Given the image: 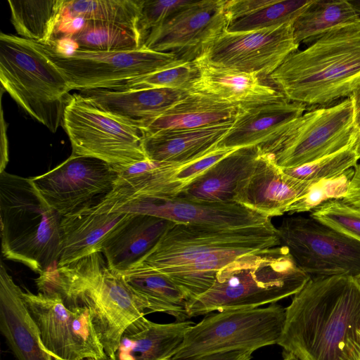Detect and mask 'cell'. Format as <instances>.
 <instances>
[{
	"label": "cell",
	"instance_id": "1",
	"mask_svg": "<svg viewBox=\"0 0 360 360\" xmlns=\"http://www.w3.org/2000/svg\"><path fill=\"white\" fill-rule=\"evenodd\" d=\"M277 345L301 360H360V283L311 277L285 308Z\"/></svg>",
	"mask_w": 360,
	"mask_h": 360
},
{
	"label": "cell",
	"instance_id": "2",
	"mask_svg": "<svg viewBox=\"0 0 360 360\" xmlns=\"http://www.w3.org/2000/svg\"><path fill=\"white\" fill-rule=\"evenodd\" d=\"M281 245L271 221L238 228L174 223L137 262L167 276L184 292L188 306L236 259Z\"/></svg>",
	"mask_w": 360,
	"mask_h": 360
},
{
	"label": "cell",
	"instance_id": "3",
	"mask_svg": "<svg viewBox=\"0 0 360 360\" xmlns=\"http://www.w3.org/2000/svg\"><path fill=\"white\" fill-rule=\"evenodd\" d=\"M268 77L287 99L310 109L349 98L360 82V22L292 53Z\"/></svg>",
	"mask_w": 360,
	"mask_h": 360
},
{
	"label": "cell",
	"instance_id": "4",
	"mask_svg": "<svg viewBox=\"0 0 360 360\" xmlns=\"http://www.w3.org/2000/svg\"><path fill=\"white\" fill-rule=\"evenodd\" d=\"M39 292L58 293L67 306L91 311L108 358L117 349L124 330L146 311L119 273L112 271L101 252L39 274Z\"/></svg>",
	"mask_w": 360,
	"mask_h": 360
},
{
	"label": "cell",
	"instance_id": "5",
	"mask_svg": "<svg viewBox=\"0 0 360 360\" xmlns=\"http://www.w3.org/2000/svg\"><path fill=\"white\" fill-rule=\"evenodd\" d=\"M310 278L284 245L245 255L218 271L210 288L189 304L188 315L276 303L297 293Z\"/></svg>",
	"mask_w": 360,
	"mask_h": 360
},
{
	"label": "cell",
	"instance_id": "6",
	"mask_svg": "<svg viewBox=\"0 0 360 360\" xmlns=\"http://www.w3.org/2000/svg\"><path fill=\"white\" fill-rule=\"evenodd\" d=\"M1 252L41 274L58 267L62 216L51 207L31 178L0 172Z\"/></svg>",
	"mask_w": 360,
	"mask_h": 360
},
{
	"label": "cell",
	"instance_id": "7",
	"mask_svg": "<svg viewBox=\"0 0 360 360\" xmlns=\"http://www.w3.org/2000/svg\"><path fill=\"white\" fill-rule=\"evenodd\" d=\"M0 81L1 89L50 131L55 133L63 127L72 89L60 70L31 41L1 32Z\"/></svg>",
	"mask_w": 360,
	"mask_h": 360
},
{
	"label": "cell",
	"instance_id": "8",
	"mask_svg": "<svg viewBox=\"0 0 360 360\" xmlns=\"http://www.w3.org/2000/svg\"><path fill=\"white\" fill-rule=\"evenodd\" d=\"M285 308L276 303L263 308L229 309L206 316L186 332L172 360H196L234 350L254 352L277 344Z\"/></svg>",
	"mask_w": 360,
	"mask_h": 360
},
{
	"label": "cell",
	"instance_id": "9",
	"mask_svg": "<svg viewBox=\"0 0 360 360\" xmlns=\"http://www.w3.org/2000/svg\"><path fill=\"white\" fill-rule=\"evenodd\" d=\"M359 139L349 98L304 112L273 141L259 148L281 168L316 161Z\"/></svg>",
	"mask_w": 360,
	"mask_h": 360
},
{
	"label": "cell",
	"instance_id": "10",
	"mask_svg": "<svg viewBox=\"0 0 360 360\" xmlns=\"http://www.w3.org/2000/svg\"><path fill=\"white\" fill-rule=\"evenodd\" d=\"M63 75L72 90L106 89L110 85L146 76L186 63L175 55L140 48L126 51L75 49L56 51L51 46L32 41Z\"/></svg>",
	"mask_w": 360,
	"mask_h": 360
},
{
	"label": "cell",
	"instance_id": "11",
	"mask_svg": "<svg viewBox=\"0 0 360 360\" xmlns=\"http://www.w3.org/2000/svg\"><path fill=\"white\" fill-rule=\"evenodd\" d=\"M63 127L72 155L95 158L115 166L148 159L141 130L104 112L80 94H74L67 105Z\"/></svg>",
	"mask_w": 360,
	"mask_h": 360
},
{
	"label": "cell",
	"instance_id": "12",
	"mask_svg": "<svg viewBox=\"0 0 360 360\" xmlns=\"http://www.w3.org/2000/svg\"><path fill=\"white\" fill-rule=\"evenodd\" d=\"M277 229L281 244L311 277L360 276V242L311 217H288Z\"/></svg>",
	"mask_w": 360,
	"mask_h": 360
},
{
	"label": "cell",
	"instance_id": "13",
	"mask_svg": "<svg viewBox=\"0 0 360 360\" xmlns=\"http://www.w3.org/2000/svg\"><path fill=\"white\" fill-rule=\"evenodd\" d=\"M22 295L46 350L56 360L108 359L88 308L67 306L53 292L25 289Z\"/></svg>",
	"mask_w": 360,
	"mask_h": 360
},
{
	"label": "cell",
	"instance_id": "14",
	"mask_svg": "<svg viewBox=\"0 0 360 360\" xmlns=\"http://www.w3.org/2000/svg\"><path fill=\"white\" fill-rule=\"evenodd\" d=\"M292 23L248 32L225 31L198 59L213 66L269 77L298 50Z\"/></svg>",
	"mask_w": 360,
	"mask_h": 360
},
{
	"label": "cell",
	"instance_id": "15",
	"mask_svg": "<svg viewBox=\"0 0 360 360\" xmlns=\"http://www.w3.org/2000/svg\"><path fill=\"white\" fill-rule=\"evenodd\" d=\"M224 0H191L146 35L142 48L191 62L226 31Z\"/></svg>",
	"mask_w": 360,
	"mask_h": 360
},
{
	"label": "cell",
	"instance_id": "16",
	"mask_svg": "<svg viewBox=\"0 0 360 360\" xmlns=\"http://www.w3.org/2000/svg\"><path fill=\"white\" fill-rule=\"evenodd\" d=\"M117 176L114 167L104 161L71 154L51 170L31 179L48 205L63 217L108 193Z\"/></svg>",
	"mask_w": 360,
	"mask_h": 360
},
{
	"label": "cell",
	"instance_id": "17",
	"mask_svg": "<svg viewBox=\"0 0 360 360\" xmlns=\"http://www.w3.org/2000/svg\"><path fill=\"white\" fill-rule=\"evenodd\" d=\"M103 212L146 214L182 223L217 228H238L266 224L271 218L236 202H197L179 198L141 197L116 204Z\"/></svg>",
	"mask_w": 360,
	"mask_h": 360
},
{
	"label": "cell",
	"instance_id": "18",
	"mask_svg": "<svg viewBox=\"0 0 360 360\" xmlns=\"http://www.w3.org/2000/svg\"><path fill=\"white\" fill-rule=\"evenodd\" d=\"M315 182L285 174L269 154L261 150L253 166L238 182L233 201L267 217L281 216Z\"/></svg>",
	"mask_w": 360,
	"mask_h": 360
},
{
	"label": "cell",
	"instance_id": "19",
	"mask_svg": "<svg viewBox=\"0 0 360 360\" xmlns=\"http://www.w3.org/2000/svg\"><path fill=\"white\" fill-rule=\"evenodd\" d=\"M307 110L305 105L285 97L254 105L239 106L231 129L217 147L262 148L280 136Z\"/></svg>",
	"mask_w": 360,
	"mask_h": 360
},
{
	"label": "cell",
	"instance_id": "20",
	"mask_svg": "<svg viewBox=\"0 0 360 360\" xmlns=\"http://www.w3.org/2000/svg\"><path fill=\"white\" fill-rule=\"evenodd\" d=\"M79 94L104 112L142 131L185 98L190 91L166 88L128 91L98 89L82 91Z\"/></svg>",
	"mask_w": 360,
	"mask_h": 360
},
{
	"label": "cell",
	"instance_id": "21",
	"mask_svg": "<svg viewBox=\"0 0 360 360\" xmlns=\"http://www.w3.org/2000/svg\"><path fill=\"white\" fill-rule=\"evenodd\" d=\"M22 289L0 266V330L17 360H56L45 349L39 328L22 299Z\"/></svg>",
	"mask_w": 360,
	"mask_h": 360
},
{
	"label": "cell",
	"instance_id": "22",
	"mask_svg": "<svg viewBox=\"0 0 360 360\" xmlns=\"http://www.w3.org/2000/svg\"><path fill=\"white\" fill-rule=\"evenodd\" d=\"M194 62L199 75L190 92L238 106L254 105L285 97L277 89L262 82L255 74L213 66L200 59Z\"/></svg>",
	"mask_w": 360,
	"mask_h": 360
},
{
	"label": "cell",
	"instance_id": "23",
	"mask_svg": "<svg viewBox=\"0 0 360 360\" xmlns=\"http://www.w3.org/2000/svg\"><path fill=\"white\" fill-rule=\"evenodd\" d=\"M194 324L188 320L158 323L142 316L124 330L107 360H172Z\"/></svg>",
	"mask_w": 360,
	"mask_h": 360
},
{
	"label": "cell",
	"instance_id": "24",
	"mask_svg": "<svg viewBox=\"0 0 360 360\" xmlns=\"http://www.w3.org/2000/svg\"><path fill=\"white\" fill-rule=\"evenodd\" d=\"M174 222L165 219L131 214L108 236L101 253L116 273L128 269L143 258Z\"/></svg>",
	"mask_w": 360,
	"mask_h": 360
},
{
	"label": "cell",
	"instance_id": "25",
	"mask_svg": "<svg viewBox=\"0 0 360 360\" xmlns=\"http://www.w3.org/2000/svg\"><path fill=\"white\" fill-rule=\"evenodd\" d=\"M131 214L94 212L83 207L62 217L60 224L61 251L58 267L96 252L110 233Z\"/></svg>",
	"mask_w": 360,
	"mask_h": 360
},
{
	"label": "cell",
	"instance_id": "26",
	"mask_svg": "<svg viewBox=\"0 0 360 360\" xmlns=\"http://www.w3.org/2000/svg\"><path fill=\"white\" fill-rule=\"evenodd\" d=\"M233 122L193 129L163 131L143 136V149L147 158L150 160L187 163L202 158L217 148L219 143L231 129Z\"/></svg>",
	"mask_w": 360,
	"mask_h": 360
},
{
	"label": "cell",
	"instance_id": "27",
	"mask_svg": "<svg viewBox=\"0 0 360 360\" xmlns=\"http://www.w3.org/2000/svg\"><path fill=\"white\" fill-rule=\"evenodd\" d=\"M260 152L258 146L236 149L176 196L197 202H234V192L238 182L250 171Z\"/></svg>",
	"mask_w": 360,
	"mask_h": 360
},
{
	"label": "cell",
	"instance_id": "28",
	"mask_svg": "<svg viewBox=\"0 0 360 360\" xmlns=\"http://www.w3.org/2000/svg\"><path fill=\"white\" fill-rule=\"evenodd\" d=\"M119 274L146 314L163 312L174 316L177 321L189 319L186 295L165 274L139 262Z\"/></svg>",
	"mask_w": 360,
	"mask_h": 360
},
{
	"label": "cell",
	"instance_id": "29",
	"mask_svg": "<svg viewBox=\"0 0 360 360\" xmlns=\"http://www.w3.org/2000/svg\"><path fill=\"white\" fill-rule=\"evenodd\" d=\"M239 106L190 92L142 130L147 136L163 131L193 129L233 122Z\"/></svg>",
	"mask_w": 360,
	"mask_h": 360
},
{
	"label": "cell",
	"instance_id": "30",
	"mask_svg": "<svg viewBox=\"0 0 360 360\" xmlns=\"http://www.w3.org/2000/svg\"><path fill=\"white\" fill-rule=\"evenodd\" d=\"M311 0L226 1V31L248 32L293 22Z\"/></svg>",
	"mask_w": 360,
	"mask_h": 360
},
{
	"label": "cell",
	"instance_id": "31",
	"mask_svg": "<svg viewBox=\"0 0 360 360\" xmlns=\"http://www.w3.org/2000/svg\"><path fill=\"white\" fill-rule=\"evenodd\" d=\"M359 22L348 0H311L292 23L294 39L309 46L335 28Z\"/></svg>",
	"mask_w": 360,
	"mask_h": 360
},
{
	"label": "cell",
	"instance_id": "32",
	"mask_svg": "<svg viewBox=\"0 0 360 360\" xmlns=\"http://www.w3.org/2000/svg\"><path fill=\"white\" fill-rule=\"evenodd\" d=\"M65 0L11 1V21L18 36L41 44H49L61 20Z\"/></svg>",
	"mask_w": 360,
	"mask_h": 360
},
{
	"label": "cell",
	"instance_id": "33",
	"mask_svg": "<svg viewBox=\"0 0 360 360\" xmlns=\"http://www.w3.org/2000/svg\"><path fill=\"white\" fill-rule=\"evenodd\" d=\"M142 1L143 0H65L64 11H66L71 18L112 24L134 30L139 34L137 25Z\"/></svg>",
	"mask_w": 360,
	"mask_h": 360
},
{
	"label": "cell",
	"instance_id": "34",
	"mask_svg": "<svg viewBox=\"0 0 360 360\" xmlns=\"http://www.w3.org/2000/svg\"><path fill=\"white\" fill-rule=\"evenodd\" d=\"M69 38L77 49L96 51H126L142 46L139 34L134 30L101 22L86 21Z\"/></svg>",
	"mask_w": 360,
	"mask_h": 360
},
{
	"label": "cell",
	"instance_id": "35",
	"mask_svg": "<svg viewBox=\"0 0 360 360\" xmlns=\"http://www.w3.org/2000/svg\"><path fill=\"white\" fill-rule=\"evenodd\" d=\"M360 146L358 140L345 148L312 162L294 168H282L298 179L318 181L339 176L358 164Z\"/></svg>",
	"mask_w": 360,
	"mask_h": 360
},
{
	"label": "cell",
	"instance_id": "36",
	"mask_svg": "<svg viewBox=\"0 0 360 360\" xmlns=\"http://www.w3.org/2000/svg\"><path fill=\"white\" fill-rule=\"evenodd\" d=\"M199 70L194 61L165 69L146 76L110 85V91H128L146 89H174L190 91L198 78Z\"/></svg>",
	"mask_w": 360,
	"mask_h": 360
},
{
	"label": "cell",
	"instance_id": "37",
	"mask_svg": "<svg viewBox=\"0 0 360 360\" xmlns=\"http://www.w3.org/2000/svg\"><path fill=\"white\" fill-rule=\"evenodd\" d=\"M309 216L360 242V209L342 198L323 202L312 210Z\"/></svg>",
	"mask_w": 360,
	"mask_h": 360
},
{
	"label": "cell",
	"instance_id": "38",
	"mask_svg": "<svg viewBox=\"0 0 360 360\" xmlns=\"http://www.w3.org/2000/svg\"><path fill=\"white\" fill-rule=\"evenodd\" d=\"M354 172V169H350L339 176L316 181L302 197L288 207L286 213L293 214L311 211L330 200L343 198Z\"/></svg>",
	"mask_w": 360,
	"mask_h": 360
},
{
	"label": "cell",
	"instance_id": "39",
	"mask_svg": "<svg viewBox=\"0 0 360 360\" xmlns=\"http://www.w3.org/2000/svg\"><path fill=\"white\" fill-rule=\"evenodd\" d=\"M191 0H143L137 30L142 41L153 29L161 25Z\"/></svg>",
	"mask_w": 360,
	"mask_h": 360
},
{
	"label": "cell",
	"instance_id": "40",
	"mask_svg": "<svg viewBox=\"0 0 360 360\" xmlns=\"http://www.w3.org/2000/svg\"><path fill=\"white\" fill-rule=\"evenodd\" d=\"M346 195L342 198L346 203L360 209V164L354 169Z\"/></svg>",
	"mask_w": 360,
	"mask_h": 360
},
{
	"label": "cell",
	"instance_id": "41",
	"mask_svg": "<svg viewBox=\"0 0 360 360\" xmlns=\"http://www.w3.org/2000/svg\"><path fill=\"white\" fill-rule=\"evenodd\" d=\"M252 352L234 350L206 355L196 360H251Z\"/></svg>",
	"mask_w": 360,
	"mask_h": 360
},
{
	"label": "cell",
	"instance_id": "42",
	"mask_svg": "<svg viewBox=\"0 0 360 360\" xmlns=\"http://www.w3.org/2000/svg\"><path fill=\"white\" fill-rule=\"evenodd\" d=\"M1 104V165H0V172L4 171V168L8 160V139L6 134V127L7 124L4 118V111Z\"/></svg>",
	"mask_w": 360,
	"mask_h": 360
},
{
	"label": "cell",
	"instance_id": "43",
	"mask_svg": "<svg viewBox=\"0 0 360 360\" xmlns=\"http://www.w3.org/2000/svg\"><path fill=\"white\" fill-rule=\"evenodd\" d=\"M353 105V119L355 130L358 134L360 146V82L349 97Z\"/></svg>",
	"mask_w": 360,
	"mask_h": 360
},
{
	"label": "cell",
	"instance_id": "44",
	"mask_svg": "<svg viewBox=\"0 0 360 360\" xmlns=\"http://www.w3.org/2000/svg\"><path fill=\"white\" fill-rule=\"evenodd\" d=\"M282 360H301L295 354L291 352H283V359Z\"/></svg>",
	"mask_w": 360,
	"mask_h": 360
},
{
	"label": "cell",
	"instance_id": "45",
	"mask_svg": "<svg viewBox=\"0 0 360 360\" xmlns=\"http://www.w3.org/2000/svg\"><path fill=\"white\" fill-rule=\"evenodd\" d=\"M360 17V0H348Z\"/></svg>",
	"mask_w": 360,
	"mask_h": 360
},
{
	"label": "cell",
	"instance_id": "46",
	"mask_svg": "<svg viewBox=\"0 0 360 360\" xmlns=\"http://www.w3.org/2000/svg\"><path fill=\"white\" fill-rule=\"evenodd\" d=\"M359 282L360 283V276L357 278Z\"/></svg>",
	"mask_w": 360,
	"mask_h": 360
},
{
	"label": "cell",
	"instance_id": "47",
	"mask_svg": "<svg viewBox=\"0 0 360 360\" xmlns=\"http://www.w3.org/2000/svg\"><path fill=\"white\" fill-rule=\"evenodd\" d=\"M87 360H96V359H87Z\"/></svg>",
	"mask_w": 360,
	"mask_h": 360
}]
</instances>
